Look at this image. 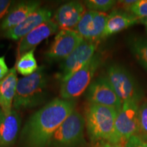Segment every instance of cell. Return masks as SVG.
Returning a JSON list of instances; mask_svg holds the SVG:
<instances>
[{
  "instance_id": "cell-15",
  "label": "cell",
  "mask_w": 147,
  "mask_h": 147,
  "mask_svg": "<svg viewBox=\"0 0 147 147\" xmlns=\"http://www.w3.org/2000/svg\"><path fill=\"white\" fill-rule=\"evenodd\" d=\"M40 3L36 1H21L10 9L1 24V29L6 31L17 26L29 15L40 8Z\"/></svg>"
},
{
  "instance_id": "cell-16",
  "label": "cell",
  "mask_w": 147,
  "mask_h": 147,
  "mask_svg": "<svg viewBox=\"0 0 147 147\" xmlns=\"http://www.w3.org/2000/svg\"><path fill=\"white\" fill-rule=\"evenodd\" d=\"M21 116L17 110L12 109L5 115L0 125V146L10 147L15 142L21 127Z\"/></svg>"
},
{
  "instance_id": "cell-26",
  "label": "cell",
  "mask_w": 147,
  "mask_h": 147,
  "mask_svg": "<svg viewBox=\"0 0 147 147\" xmlns=\"http://www.w3.org/2000/svg\"><path fill=\"white\" fill-rule=\"evenodd\" d=\"M137 1V0H123V1H117V5L119 8L122 9L125 12L130 13V10L134 3Z\"/></svg>"
},
{
  "instance_id": "cell-19",
  "label": "cell",
  "mask_w": 147,
  "mask_h": 147,
  "mask_svg": "<svg viewBox=\"0 0 147 147\" xmlns=\"http://www.w3.org/2000/svg\"><path fill=\"white\" fill-rule=\"evenodd\" d=\"M129 46L134 57L147 70V39L141 37H132Z\"/></svg>"
},
{
  "instance_id": "cell-5",
  "label": "cell",
  "mask_w": 147,
  "mask_h": 147,
  "mask_svg": "<svg viewBox=\"0 0 147 147\" xmlns=\"http://www.w3.org/2000/svg\"><path fill=\"white\" fill-rule=\"evenodd\" d=\"M106 78L123 103L127 101L138 103L142 98V91L136 79L122 66L115 64L110 65Z\"/></svg>"
},
{
  "instance_id": "cell-9",
  "label": "cell",
  "mask_w": 147,
  "mask_h": 147,
  "mask_svg": "<svg viewBox=\"0 0 147 147\" xmlns=\"http://www.w3.org/2000/svg\"><path fill=\"white\" fill-rule=\"evenodd\" d=\"M83 40L73 29H61L57 34L54 42L46 53V57L50 61H63Z\"/></svg>"
},
{
  "instance_id": "cell-8",
  "label": "cell",
  "mask_w": 147,
  "mask_h": 147,
  "mask_svg": "<svg viewBox=\"0 0 147 147\" xmlns=\"http://www.w3.org/2000/svg\"><path fill=\"white\" fill-rule=\"evenodd\" d=\"M96 49V42L83 40L81 44L63 60L58 74V78L63 82L83 67L94 56Z\"/></svg>"
},
{
  "instance_id": "cell-22",
  "label": "cell",
  "mask_w": 147,
  "mask_h": 147,
  "mask_svg": "<svg viewBox=\"0 0 147 147\" xmlns=\"http://www.w3.org/2000/svg\"><path fill=\"white\" fill-rule=\"evenodd\" d=\"M136 136L147 142V102L139 107L138 131Z\"/></svg>"
},
{
  "instance_id": "cell-3",
  "label": "cell",
  "mask_w": 147,
  "mask_h": 147,
  "mask_svg": "<svg viewBox=\"0 0 147 147\" xmlns=\"http://www.w3.org/2000/svg\"><path fill=\"white\" fill-rule=\"evenodd\" d=\"M117 113L114 108L90 103L86 110L85 123L92 142H109L114 133Z\"/></svg>"
},
{
  "instance_id": "cell-21",
  "label": "cell",
  "mask_w": 147,
  "mask_h": 147,
  "mask_svg": "<svg viewBox=\"0 0 147 147\" xmlns=\"http://www.w3.org/2000/svg\"><path fill=\"white\" fill-rule=\"evenodd\" d=\"M117 2L114 0H87L84 1V5L89 10L105 12L113 9Z\"/></svg>"
},
{
  "instance_id": "cell-25",
  "label": "cell",
  "mask_w": 147,
  "mask_h": 147,
  "mask_svg": "<svg viewBox=\"0 0 147 147\" xmlns=\"http://www.w3.org/2000/svg\"><path fill=\"white\" fill-rule=\"evenodd\" d=\"M12 1L9 0H0V25L8 13Z\"/></svg>"
},
{
  "instance_id": "cell-28",
  "label": "cell",
  "mask_w": 147,
  "mask_h": 147,
  "mask_svg": "<svg viewBox=\"0 0 147 147\" xmlns=\"http://www.w3.org/2000/svg\"><path fill=\"white\" fill-rule=\"evenodd\" d=\"M100 147H124L119 144H115L108 142H100Z\"/></svg>"
},
{
  "instance_id": "cell-29",
  "label": "cell",
  "mask_w": 147,
  "mask_h": 147,
  "mask_svg": "<svg viewBox=\"0 0 147 147\" xmlns=\"http://www.w3.org/2000/svg\"><path fill=\"white\" fill-rule=\"evenodd\" d=\"M4 116H5L4 113H3V110H1V108H0V125H1V122H2V121H3V117H4Z\"/></svg>"
},
{
  "instance_id": "cell-4",
  "label": "cell",
  "mask_w": 147,
  "mask_h": 147,
  "mask_svg": "<svg viewBox=\"0 0 147 147\" xmlns=\"http://www.w3.org/2000/svg\"><path fill=\"white\" fill-rule=\"evenodd\" d=\"M139 107L138 103L134 101L123 103L116 117L113 136L108 142L125 146L130 138L137 135Z\"/></svg>"
},
{
  "instance_id": "cell-24",
  "label": "cell",
  "mask_w": 147,
  "mask_h": 147,
  "mask_svg": "<svg viewBox=\"0 0 147 147\" xmlns=\"http://www.w3.org/2000/svg\"><path fill=\"white\" fill-rule=\"evenodd\" d=\"M125 147H147V142L142 140L138 136H133L128 140Z\"/></svg>"
},
{
  "instance_id": "cell-17",
  "label": "cell",
  "mask_w": 147,
  "mask_h": 147,
  "mask_svg": "<svg viewBox=\"0 0 147 147\" xmlns=\"http://www.w3.org/2000/svg\"><path fill=\"white\" fill-rule=\"evenodd\" d=\"M18 80L16 69L14 67L0 81V108L5 115L12 110Z\"/></svg>"
},
{
  "instance_id": "cell-6",
  "label": "cell",
  "mask_w": 147,
  "mask_h": 147,
  "mask_svg": "<svg viewBox=\"0 0 147 147\" xmlns=\"http://www.w3.org/2000/svg\"><path fill=\"white\" fill-rule=\"evenodd\" d=\"M85 119L74 110L55 131L49 144L51 147H75L84 141Z\"/></svg>"
},
{
  "instance_id": "cell-30",
  "label": "cell",
  "mask_w": 147,
  "mask_h": 147,
  "mask_svg": "<svg viewBox=\"0 0 147 147\" xmlns=\"http://www.w3.org/2000/svg\"><path fill=\"white\" fill-rule=\"evenodd\" d=\"M140 21L141 23H142L143 25H144L145 27H146V32H147V18L140 19Z\"/></svg>"
},
{
  "instance_id": "cell-13",
  "label": "cell",
  "mask_w": 147,
  "mask_h": 147,
  "mask_svg": "<svg viewBox=\"0 0 147 147\" xmlns=\"http://www.w3.org/2000/svg\"><path fill=\"white\" fill-rule=\"evenodd\" d=\"M51 15L49 9L39 8L17 26L5 31L4 36L11 40H21L36 27L51 20Z\"/></svg>"
},
{
  "instance_id": "cell-1",
  "label": "cell",
  "mask_w": 147,
  "mask_h": 147,
  "mask_svg": "<svg viewBox=\"0 0 147 147\" xmlns=\"http://www.w3.org/2000/svg\"><path fill=\"white\" fill-rule=\"evenodd\" d=\"M74 108L73 100L55 99L38 110L22 130L21 138L25 146H47L55 131Z\"/></svg>"
},
{
  "instance_id": "cell-18",
  "label": "cell",
  "mask_w": 147,
  "mask_h": 147,
  "mask_svg": "<svg viewBox=\"0 0 147 147\" xmlns=\"http://www.w3.org/2000/svg\"><path fill=\"white\" fill-rule=\"evenodd\" d=\"M140 19L123 10H115L108 14L104 38L120 32L139 23Z\"/></svg>"
},
{
  "instance_id": "cell-11",
  "label": "cell",
  "mask_w": 147,
  "mask_h": 147,
  "mask_svg": "<svg viewBox=\"0 0 147 147\" xmlns=\"http://www.w3.org/2000/svg\"><path fill=\"white\" fill-rule=\"evenodd\" d=\"M87 98L91 104L121 109L123 102L114 91L106 76H101L93 81L87 89Z\"/></svg>"
},
{
  "instance_id": "cell-23",
  "label": "cell",
  "mask_w": 147,
  "mask_h": 147,
  "mask_svg": "<svg viewBox=\"0 0 147 147\" xmlns=\"http://www.w3.org/2000/svg\"><path fill=\"white\" fill-rule=\"evenodd\" d=\"M130 13L140 20L147 18V0H137L132 5Z\"/></svg>"
},
{
  "instance_id": "cell-14",
  "label": "cell",
  "mask_w": 147,
  "mask_h": 147,
  "mask_svg": "<svg viewBox=\"0 0 147 147\" xmlns=\"http://www.w3.org/2000/svg\"><path fill=\"white\" fill-rule=\"evenodd\" d=\"M85 7L80 1H69L62 5L56 11L54 21L59 28L74 29L85 13Z\"/></svg>"
},
{
  "instance_id": "cell-10",
  "label": "cell",
  "mask_w": 147,
  "mask_h": 147,
  "mask_svg": "<svg viewBox=\"0 0 147 147\" xmlns=\"http://www.w3.org/2000/svg\"><path fill=\"white\" fill-rule=\"evenodd\" d=\"M108 16L105 12L86 11L73 30L84 40L97 42L104 38Z\"/></svg>"
},
{
  "instance_id": "cell-12",
  "label": "cell",
  "mask_w": 147,
  "mask_h": 147,
  "mask_svg": "<svg viewBox=\"0 0 147 147\" xmlns=\"http://www.w3.org/2000/svg\"><path fill=\"white\" fill-rule=\"evenodd\" d=\"M59 27L54 20H49L36 27L20 40L17 49V59L28 51L35 49L40 42L55 34Z\"/></svg>"
},
{
  "instance_id": "cell-7",
  "label": "cell",
  "mask_w": 147,
  "mask_h": 147,
  "mask_svg": "<svg viewBox=\"0 0 147 147\" xmlns=\"http://www.w3.org/2000/svg\"><path fill=\"white\" fill-rule=\"evenodd\" d=\"M101 63V57L95 54L88 63L70 77L61 82V97L63 100H71L80 96L91 83L95 73Z\"/></svg>"
},
{
  "instance_id": "cell-20",
  "label": "cell",
  "mask_w": 147,
  "mask_h": 147,
  "mask_svg": "<svg viewBox=\"0 0 147 147\" xmlns=\"http://www.w3.org/2000/svg\"><path fill=\"white\" fill-rule=\"evenodd\" d=\"M35 49L28 51L16 61L15 68L18 73L24 76L34 74L38 69V63L34 56Z\"/></svg>"
},
{
  "instance_id": "cell-2",
  "label": "cell",
  "mask_w": 147,
  "mask_h": 147,
  "mask_svg": "<svg viewBox=\"0 0 147 147\" xmlns=\"http://www.w3.org/2000/svg\"><path fill=\"white\" fill-rule=\"evenodd\" d=\"M48 79L45 67L41 66L34 74L18 79L13 106L14 110L34 108L45 102Z\"/></svg>"
},
{
  "instance_id": "cell-27",
  "label": "cell",
  "mask_w": 147,
  "mask_h": 147,
  "mask_svg": "<svg viewBox=\"0 0 147 147\" xmlns=\"http://www.w3.org/2000/svg\"><path fill=\"white\" fill-rule=\"evenodd\" d=\"M10 69L5 61L4 57H0V81L8 74Z\"/></svg>"
}]
</instances>
